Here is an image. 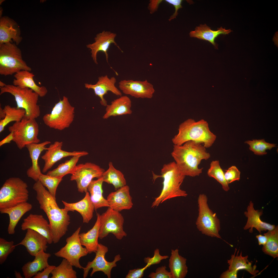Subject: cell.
I'll list each match as a JSON object with an SVG mask.
<instances>
[{"mask_svg":"<svg viewBox=\"0 0 278 278\" xmlns=\"http://www.w3.org/2000/svg\"><path fill=\"white\" fill-rule=\"evenodd\" d=\"M107 247L102 244H99L98 249L95 253V256L92 261L89 262L85 267H83V277L86 278L88 276L90 270L92 268V271L90 276H92L95 272L101 271L103 272L108 278L111 277V272L112 268L117 266L116 262L121 259L120 255H116L114 260L112 262L107 261L105 257L106 254L108 251Z\"/></svg>","mask_w":278,"mask_h":278,"instance_id":"5bb4252c","label":"cell"},{"mask_svg":"<svg viewBox=\"0 0 278 278\" xmlns=\"http://www.w3.org/2000/svg\"><path fill=\"white\" fill-rule=\"evenodd\" d=\"M119 87L124 94L136 98H151L155 92L153 85L146 80H124L119 82Z\"/></svg>","mask_w":278,"mask_h":278,"instance_id":"9a60e30c","label":"cell"},{"mask_svg":"<svg viewBox=\"0 0 278 278\" xmlns=\"http://www.w3.org/2000/svg\"><path fill=\"white\" fill-rule=\"evenodd\" d=\"M56 266L49 265L44 269L41 272H39L34 276L33 278H48L52 271L55 268Z\"/></svg>","mask_w":278,"mask_h":278,"instance_id":"c3c4849f","label":"cell"},{"mask_svg":"<svg viewBox=\"0 0 278 278\" xmlns=\"http://www.w3.org/2000/svg\"><path fill=\"white\" fill-rule=\"evenodd\" d=\"M116 36V34L115 33L104 30L96 35L94 38L95 42H94L86 45L87 47L91 50V57L95 63L96 64H98L97 55L99 51H102L105 54L107 61L108 63V51L111 44H114L123 52L115 41Z\"/></svg>","mask_w":278,"mask_h":278,"instance_id":"ac0fdd59","label":"cell"},{"mask_svg":"<svg viewBox=\"0 0 278 278\" xmlns=\"http://www.w3.org/2000/svg\"><path fill=\"white\" fill-rule=\"evenodd\" d=\"M249 146V150L253 152L254 154L258 155L266 154V150H271L276 146V144L270 143L266 142L265 140H253L252 141H247L245 142Z\"/></svg>","mask_w":278,"mask_h":278,"instance_id":"60d3db41","label":"cell"},{"mask_svg":"<svg viewBox=\"0 0 278 278\" xmlns=\"http://www.w3.org/2000/svg\"><path fill=\"white\" fill-rule=\"evenodd\" d=\"M74 110L67 98L64 96L55 104L50 113L44 116L43 120L49 128L62 131L68 128L73 121Z\"/></svg>","mask_w":278,"mask_h":278,"instance_id":"9c48e42d","label":"cell"},{"mask_svg":"<svg viewBox=\"0 0 278 278\" xmlns=\"http://www.w3.org/2000/svg\"><path fill=\"white\" fill-rule=\"evenodd\" d=\"M166 268L165 266L158 267L155 272L151 273L148 276L151 278H173L170 272L166 270Z\"/></svg>","mask_w":278,"mask_h":278,"instance_id":"bcb514c9","label":"cell"},{"mask_svg":"<svg viewBox=\"0 0 278 278\" xmlns=\"http://www.w3.org/2000/svg\"><path fill=\"white\" fill-rule=\"evenodd\" d=\"M99 238L102 239L111 233L117 239L121 240L127 236L124 230V219L119 212L109 207L100 216Z\"/></svg>","mask_w":278,"mask_h":278,"instance_id":"8fae6325","label":"cell"},{"mask_svg":"<svg viewBox=\"0 0 278 278\" xmlns=\"http://www.w3.org/2000/svg\"><path fill=\"white\" fill-rule=\"evenodd\" d=\"M73 266L64 258L61 263L52 271L51 278H76V272Z\"/></svg>","mask_w":278,"mask_h":278,"instance_id":"f35d334b","label":"cell"},{"mask_svg":"<svg viewBox=\"0 0 278 278\" xmlns=\"http://www.w3.org/2000/svg\"><path fill=\"white\" fill-rule=\"evenodd\" d=\"M51 143L49 141H46L40 143L29 144L25 146L29 152L32 164L31 166L27 171V175L36 182L39 180V178L42 173L38 164L39 157L42 151L47 150L45 146Z\"/></svg>","mask_w":278,"mask_h":278,"instance_id":"603a6c76","label":"cell"},{"mask_svg":"<svg viewBox=\"0 0 278 278\" xmlns=\"http://www.w3.org/2000/svg\"><path fill=\"white\" fill-rule=\"evenodd\" d=\"M105 170L98 165L91 162H86L77 165L71 173V181L76 182L78 191L86 193L87 187L92 179L101 177Z\"/></svg>","mask_w":278,"mask_h":278,"instance_id":"4fadbf2b","label":"cell"},{"mask_svg":"<svg viewBox=\"0 0 278 278\" xmlns=\"http://www.w3.org/2000/svg\"><path fill=\"white\" fill-rule=\"evenodd\" d=\"M10 132L8 135L0 142V146L5 144L10 143L12 141H13L14 138V133L12 132Z\"/></svg>","mask_w":278,"mask_h":278,"instance_id":"816d5d0a","label":"cell"},{"mask_svg":"<svg viewBox=\"0 0 278 278\" xmlns=\"http://www.w3.org/2000/svg\"><path fill=\"white\" fill-rule=\"evenodd\" d=\"M63 145L62 142L56 141L47 148L45 153L41 157L45 162L42 170L43 173L46 172L55 163L64 158L80 155L84 156L88 154V152L84 151L69 152L64 151L62 149Z\"/></svg>","mask_w":278,"mask_h":278,"instance_id":"2e32d148","label":"cell"},{"mask_svg":"<svg viewBox=\"0 0 278 278\" xmlns=\"http://www.w3.org/2000/svg\"><path fill=\"white\" fill-rule=\"evenodd\" d=\"M256 237L257 239L259 245H264L266 243L267 238V237L265 234L264 235L261 234L257 235Z\"/></svg>","mask_w":278,"mask_h":278,"instance_id":"f5cc1de1","label":"cell"},{"mask_svg":"<svg viewBox=\"0 0 278 278\" xmlns=\"http://www.w3.org/2000/svg\"><path fill=\"white\" fill-rule=\"evenodd\" d=\"M238 271H229L228 270L223 272L221 275V278H237Z\"/></svg>","mask_w":278,"mask_h":278,"instance_id":"f907efd6","label":"cell"},{"mask_svg":"<svg viewBox=\"0 0 278 278\" xmlns=\"http://www.w3.org/2000/svg\"><path fill=\"white\" fill-rule=\"evenodd\" d=\"M186 260L179 254L177 248L171 250L169 266L173 278H184L186 276L188 272Z\"/></svg>","mask_w":278,"mask_h":278,"instance_id":"4dcf8cb0","label":"cell"},{"mask_svg":"<svg viewBox=\"0 0 278 278\" xmlns=\"http://www.w3.org/2000/svg\"><path fill=\"white\" fill-rule=\"evenodd\" d=\"M103 182L101 177L96 180H92L87 187V191L90 193V198L95 210L102 207H109L107 199L103 195Z\"/></svg>","mask_w":278,"mask_h":278,"instance_id":"d6a6232c","label":"cell"},{"mask_svg":"<svg viewBox=\"0 0 278 278\" xmlns=\"http://www.w3.org/2000/svg\"><path fill=\"white\" fill-rule=\"evenodd\" d=\"M264 234L267 238L266 244L262 248L263 251L265 254L269 255L274 258L278 257V226Z\"/></svg>","mask_w":278,"mask_h":278,"instance_id":"8d00e7d4","label":"cell"},{"mask_svg":"<svg viewBox=\"0 0 278 278\" xmlns=\"http://www.w3.org/2000/svg\"><path fill=\"white\" fill-rule=\"evenodd\" d=\"M15 276L16 278H22L23 277L21 276L20 273L16 271H15Z\"/></svg>","mask_w":278,"mask_h":278,"instance_id":"11a10c76","label":"cell"},{"mask_svg":"<svg viewBox=\"0 0 278 278\" xmlns=\"http://www.w3.org/2000/svg\"><path fill=\"white\" fill-rule=\"evenodd\" d=\"M15 23L7 18H2L0 22V44L11 42L13 39L17 45L20 42L18 30L15 28Z\"/></svg>","mask_w":278,"mask_h":278,"instance_id":"1f68e13d","label":"cell"},{"mask_svg":"<svg viewBox=\"0 0 278 278\" xmlns=\"http://www.w3.org/2000/svg\"><path fill=\"white\" fill-rule=\"evenodd\" d=\"M100 214H97L96 221L92 228L86 233L79 234L80 242L86 248L88 253H95L97 251L99 243Z\"/></svg>","mask_w":278,"mask_h":278,"instance_id":"f546056e","label":"cell"},{"mask_svg":"<svg viewBox=\"0 0 278 278\" xmlns=\"http://www.w3.org/2000/svg\"><path fill=\"white\" fill-rule=\"evenodd\" d=\"M6 116V113L4 110L0 107V120L4 119Z\"/></svg>","mask_w":278,"mask_h":278,"instance_id":"db71d44e","label":"cell"},{"mask_svg":"<svg viewBox=\"0 0 278 278\" xmlns=\"http://www.w3.org/2000/svg\"><path fill=\"white\" fill-rule=\"evenodd\" d=\"M237 250V249L235 248L234 254L231 255L230 259L227 260L229 265L228 270L238 271L239 270H245L254 276H256L259 272L258 270H256V265H255L252 266L251 262H249L248 260V256H242L241 252L238 256V251L237 255H235Z\"/></svg>","mask_w":278,"mask_h":278,"instance_id":"836d02e7","label":"cell"},{"mask_svg":"<svg viewBox=\"0 0 278 278\" xmlns=\"http://www.w3.org/2000/svg\"><path fill=\"white\" fill-rule=\"evenodd\" d=\"M131 106L132 102L128 97L120 96L107 105L102 118L106 119L112 116L131 114L132 113Z\"/></svg>","mask_w":278,"mask_h":278,"instance_id":"484cf974","label":"cell"},{"mask_svg":"<svg viewBox=\"0 0 278 278\" xmlns=\"http://www.w3.org/2000/svg\"><path fill=\"white\" fill-rule=\"evenodd\" d=\"M206 195L200 194L198 198V214L196 224L202 233L212 237L221 239L219 234L220 222L216 214L210 208Z\"/></svg>","mask_w":278,"mask_h":278,"instance_id":"ba28073f","label":"cell"},{"mask_svg":"<svg viewBox=\"0 0 278 278\" xmlns=\"http://www.w3.org/2000/svg\"><path fill=\"white\" fill-rule=\"evenodd\" d=\"M231 31L230 29L226 30L222 27L218 28L217 30H214L206 24H201L196 27L194 31H191L189 35L191 37L208 41L215 48L218 49V45L215 42L216 38L220 34H228Z\"/></svg>","mask_w":278,"mask_h":278,"instance_id":"f1b7e54d","label":"cell"},{"mask_svg":"<svg viewBox=\"0 0 278 278\" xmlns=\"http://www.w3.org/2000/svg\"><path fill=\"white\" fill-rule=\"evenodd\" d=\"M15 245L13 241H8L0 238V264H2L6 261L8 256L15 248Z\"/></svg>","mask_w":278,"mask_h":278,"instance_id":"7bdbcfd3","label":"cell"},{"mask_svg":"<svg viewBox=\"0 0 278 278\" xmlns=\"http://www.w3.org/2000/svg\"><path fill=\"white\" fill-rule=\"evenodd\" d=\"M207 174L209 177L214 178L219 183L224 190L227 192L229 190V184L225 180L224 173L220 166L219 160L212 161L211 162Z\"/></svg>","mask_w":278,"mask_h":278,"instance_id":"ab89813d","label":"cell"},{"mask_svg":"<svg viewBox=\"0 0 278 278\" xmlns=\"http://www.w3.org/2000/svg\"><path fill=\"white\" fill-rule=\"evenodd\" d=\"M165 1L173 5L175 8V12L171 16L169 19L170 21L172 19L176 18L177 15L178 10L182 7L181 5L183 0H166Z\"/></svg>","mask_w":278,"mask_h":278,"instance_id":"681fc988","label":"cell"},{"mask_svg":"<svg viewBox=\"0 0 278 278\" xmlns=\"http://www.w3.org/2000/svg\"><path fill=\"white\" fill-rule=\"evenodd\" d=\"M107 199L109 207L119 212L123 210H130L133 205L130 188L126 185L110 193Z\"/></svg>","mask_w":278,"mask_h":278,"instance_id":"d6986e66","label":"cell"},{"mask_svg":"<svg viewBox=\"0 0 278 278\" xmlns=\"http://www.w3.org/2000/svg\"><path fill=\"white\" fill-rule=\"evenodd\" d=\"M0 95L9 93L15 99L17 107L22 108L25 111L24 117L27 119H35L40 115L39 106L38 104L39 95L28 88H21L13 85L6 84L0 87Z\"/></svg>","mask_w":278,"mask_h":278,"instance_id":"5b68a950","label":"cell"},{"mask_svg":"<svg viewBox=\"0 0 278 278\" xmlns=\"http://www.w3.org/2000/svg\"><path fill=\"white\" fill-rule=\"evenodd\" d=\"M6 85L5 83L2 81H0V87H4Z\"/></svg>","mask_w":278,"mask_h":278,"instance_id":"9f6ffc18","label":"cell"},{"mask_svg":"<svg viewBox=\"0 0 278 278\" xmlns=\"http://www.w3.org/2000/svg\"><path fill=\"white\" fill-rule=\"evenodd\" d=\"M149 265L147 264L144 267L141 268H137L130 270L126 278H141L144 275V272L148 267H149Z\"/></svg>","mask_w":278,"mask_h":278,"instance_id":"7dc6e473","label":"cell"},{"mask_svg":"<svg viewBox=\"0 0 278 278\" xmlns=\"http://www.w3.org/2000/svg\"><path fill=\"white\" fill-rule=\"evenodd\" d=\"M24 239L19 243L15 245L24 246L29 254L35 256L42 250L45 252L48 248L47 238L40 233L30 229L27 230Z\"/></svg>","mask_w":278,"mask_h":278,"instance_id":"44dd1931","label":"cell"},{"mask_svg":"<svg viewBox=\"0 0 278 278\" xmlns=\"http://www.w3.org/2000/svg\"><path fill=\"white\" fill-rule=\"evenodd\" d=\"M9 131L13 132V140L20 149L30 143H38L40 141L38 137L39 126L35 119H27L23 117L19 121L15 122L9 127Z\"/></svg>","mask_w":278,"mask_h":278,"instance_id":"30bf717a","label":"cell"},{"mask_svg":"<svg viewBox=\"0 0 278 278\" xmlns=\"http://www.w3.org/2000/svg\"><path fill=\"white\" fill-rule=\"evenodd\" d=\"M22 70L32 69L23 60L20 49L10 42L0 45V74L12 75Z\"/></svg>","mask_w":278,"mask_h":278,"instance_id":"52a82bcc","label":"cell"},{"mask_svg":"<svg viewBox=\"0 0 278 278\" xmlns=\"http://www.w3.org/2000/svg\"><path fill=\"white\" fill-rule=\"evenodd\" d=\"M40 208L46 213L49 221L53 242H58L66 233L70 222L69 211L58 206L56 200L38 180L33 186Z\"/></svg>","mask_w":278,"mask_h":278,"instance_id":"6da1fadb","label":"cell"},{"mask_svg":"<svg viewBox=\"0 0 278 278\" xmlns=\"http://www.w3.org/2000/svg\"><path fill=\"white\" fill-rule=\"evenodd\" d=\"M21 227L22 230L30 229L40 233L47 238L49 244L53 242L49 223L42 215L30 214L23 219Z\"/></svg>","mask_w":278,"mask_h":278,"instance_id":"ffe728a7","label":"cell"},{"mask_svg":"<svg viewBox=\"0 0 278 278\" xmlns=\"http://www.w3.org/2000/svg\"><path fill=\"white\" fill-rule=\"evenodd\" d=\"M103 182L112 185L116 190L126 185V180L123 173L116 169L111 162L109 163V168L101 176Z\"/></svg>","mask_w":278,"mask_h":278,"instance_id":"e575fe53","label":"cell"},{"mask_svg":"<svg viewBox=\"0 0 278 278\" xmlns=\"http://www.w3.org/2000/svg\"><path fill=\"white\" fill-rule=\"evenodd\" d=\"M171 155L181 173L191 177L199 176L203 168L198 166L202 160H207L211 157L203 144L190 141L181 145H174Z\"/></svg>","mask_w":278,"mask_h":278,"instance_id":"7a4b0ae2","label":"cell"},{"mask_svg":"<svg viewBox=\"0 0 278 278\" xmlns=\"http://www.w3.org/2000/svg\"><path fill=\"white\" fill-rule=\"evenodd\" d=\"M161 175L154 177V180L158 177L163 179V187L160 194L155 198L151 207H154L167 200L179 197H186V192L182 190L180 186L185 176L183 175L174 161L163 165L161 170Z\"/></svg>","mask_w":278,"mask_h":278,"instance_id":"277c9868","label":"cell"},{"mask_svg":"<svg viewBox=\"0 0 278 278\" xmlns=\"http://www.w3.org/2000/svg\"><path fill=\"white\" fill-rule=\"evenodd\" d=\"M51 256L50 253L42 250L34 256L33 261H29L24 264L22 268L24 277H33L39 272L49 266V265L48 260Z\"/></svg>","mask_w":278,"mask_h":278,"instance_id":"4316f807","label":"cell"},{"mask_svg":"<svg viewBox=\"0 0 278 278\" xmlns=\"http://www.w3.org/2000/svg\"><path fill=\"white\" fill-rule=\"evenodd\" d=\"M64 207L69 211H76L82 216L84 223H88L93 217L95 208L88 191L82 200L76 202L68 203L62 201Z\"/></svg>","mask_w":278,"mask_h":278,"instance_id":"cb8c5ba5","label":"cell"},{"mask_svg":"<svg viewBox=\"0 0 278 278\" xmlns=\"http://www.w3.org/2000/svg\"><path fill=\"white\" fill-rule=\"evenodd\" d=\"M216 136L210 130L207 121L201 119L198 121L189 118L179 125L178 133L172 139L174 145H181L190 141L202 143L206 148L211 147Z\"/></svg>","mask_w":278,"mask_h":278,"instance_id":"3957f363","label":"cell"},{"mask_svg":"<svg viewBox=\"0 0 278 278\" xmlns=\"http://www.w3.org/2000/svg\"><path fill=\"white\" fill-rule=\"evenodd\" d=\"M34 76L30 71H21L14 74L13 85L22 88H28L37 93L39 97H44L46 94L47 90L44 86H40L36 84L33 79Z\"/></svg>","mask_w":278,"mask_h":278,"instance_id":"d4e9b609","label":"cell"},{"mask_svg":"<svg viewBox=\"0 0 278 278\" xmlns=\"http://www.w3.org/2000/svg\"><path fill=\"white\" fill-rule=\"evenodd\" d=\"M82 155H74L69 160L60 164L56 168L48 171L47 175L51 176L63 178L68 174H71L76 166V164Z\"/></svg>","mask_w":278,"mask_h":278,"instance_id":"d590c367","label":"cell"},{"mask_svg":"<svg viewBox=\"0 0 278 278\" xmlns=\"http://www.w3.org/2000/svg\"><path fill=\"white\" fill-rule=\"evenodd\" d=\"M32 207L31 204L27 202L12 207L0 209L1 213L6 214L9 216V223L7 229L9 234L15 233V228L21 218L30 211Z\"/></svg>","mask_w":278,"mask_h":278,"instance_id":"83f0119b","label":"cell"},{"mask_svg":"<svg viewBox=\"0 0 278 278\" xmlns=\"http://www.w3.org/2000/svg\"><path fill=\"white\" fill-rule=\"evenodd\" d=\"M28 187L27 184L19 178L7 179L0 189V209L27 202L29 196Z\"/></svg>","mask_w":278,"mask_h":278,"instance_id":"8992f818","label":"cell"},{"mask_svg":"<svg viewBox=\"0 0 278 278\" xmlns=\"http://www.w3.org/2000/svg\"><path fill=\"white\" fill-rule=\"evenodd\" d=\"M62 179V178L52 177L42 173L38 180L44 186L47 188L50 194L55 197L57 187Z\"/></svg>","mask_w":278,"mask_h":278,"instance_id":"b9f144b4","label":"cell"},{"mask_svg":"<svg viewBox=\"0 0 278 278\" xmlns=\"http://www.w3.org/2000/svg\"><path fill=\"white\" fill-rule=\"evenodd\" d=\"M81 229V227H79L71 236L67 238L66 245L54 255L57 257L66 259L73 266L83 269V267L80 265L79 260L81 257L86 256L88 253L86 248L82 247L80 241L79 234Z\"/></svg>","mask_w":278,"mask_h":278,"instance_id":"7c38bea8","label":"cell"},{"mask_svg":"<svg viewBox=\"0 0 278 278\" xmlns=\"http://www.w3.org/2000/svg\"><path fill=\"white\" fill-rule=\"evenodd\" d=\"M244 214L247 218V220L244 229L247 230L249 229L250 233L253 232L254 228L261 233L262 231L272 230L275 227L274 225L271 224L261 220L260 216L263 214V211L255 210L254 207L253 203L251 201H250L247 208V211L245 212Z\"/></svg>","mask_w":278,"mask_h":278,"instance_id":"7402d4cb","label":"cell"},{"mask_svg":"<svg viewBox=\"0 0 278 278\" xmlns=\"http://www.w3.org/2000/svg\"><path fill=\"white\" fill-rule=\"evenodd\" d=\"M240 174V171L237 167L232 166L229 167L224 173L225 178L229 184L236 180H239Z\"/></svg>","mask_w":278,"mask_h":278,"instance_id":"ee69618b","label":"cell"},{"mask_svg":"<svg viewBox=\"0 0 278 278\" xmlns=\"http://www.w3.org/2000/svg\"><path fill=\"white\" fill-rule=\"evenodd\" d=\"M4 110L6 113V116L4 119L0 120V133L3 131L5 127L10 122L21 121L25 113V110L23 109L11 107L8 105L5 106Z\"/></svg>","mask_w":278,"mask_h":278,"instance_id":"74e56055","label":"cell"},{"mask_svg":"<svg viewBox=\"0 0 278 278\" xmlns=\"http://www.w3.org/2000/svg\"><path fill=\"white\" fill-rule=\"evenodd\" d=\"M169 257L167 255L162 256L161 255L159 249L156 248L154 250L153 257H145L144 259V261L145 263L148 264L150 267L152 265L159 264L162 260L167 259Z\"/></svg>","mask_w":278,"mask_h":278,"instance_id":"f6af8a7d","label":"cell"},{"mask_svg":"<svg viewBox=\"0 0 278 278\" xmlns=\"http://www.w3.org/2000/svg\"><path fill=\"white\" fill-rule=\"evenodd\" d=\"M116 82V78L114 77L110 78L106 75L99 77L98 81L95 84L85 83V86L88 89H93L95 95L100 99L101 104L106 107L108 105L107 102L104 98L105 95L107 94L109 91L118 96H122L121 91L115 85Z\"/></svg>","mask_w":278,"mask_h":278,"instance_id":"e0dca14e","label":"cell"}]
</instances>
